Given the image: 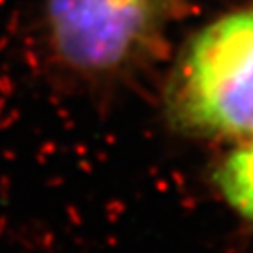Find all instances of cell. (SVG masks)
Masks as SVG:
<instances>
[{
  "mask_svg": "<svg viewBox=\"0 0 253 253\" xmlns=\"http://www.w3.org/2000/svg\"><path fill=\"white\" fill-rule=\"evenodd\" d=\"M165 105L171 124L186 135L227 141L253 135V8L223 13L191 38Z\"/></svg>",
  "mask_w": 253,
  "mask_h": 253,
  "instance_id": "6da1fadb",
  "label": "cell"
},
{
  "mask_svg": "<svg viewBox=\"0 0 253 253\" xmlns=\"http://www.w3.org/2000/svg\"><path fill=\"white\" fill-rule=\"evenodd\" d=\"M172 0H47L54 56L83 77H113L143 62L162 42Z\"/></svg>",
  "mask_w": 253,
  "mask_h": 253,
  "instance_id": "7a4b0ae2",
  "label": "cell"
},
{
  "mask_svg": "<svg viewBox=\"0 0 253 253\" xmlns=\"http://www.w3.org/2000/svg\"><path fill=\"white\" fill-rule=\"evenodd\" d=\"M214 180L227 205L253 223V135L238 141L235 150L223 158Z\"/></svg>",
  "mask_w": 253,
  "mask_h": 253,
  "instance_id": "3957f363",
  "label": "cell"
}]
</instances>
